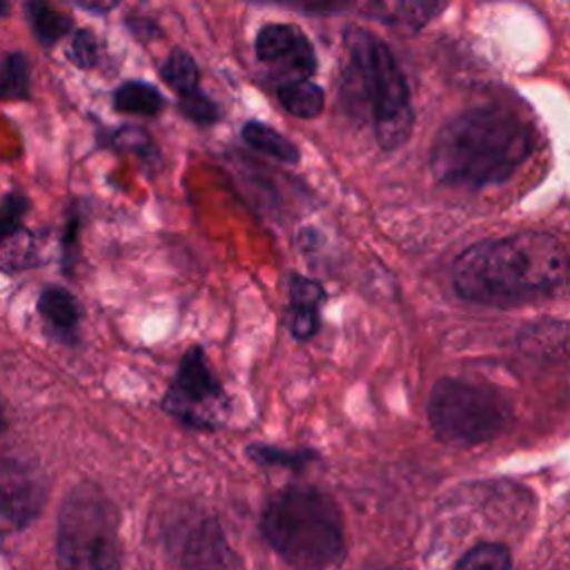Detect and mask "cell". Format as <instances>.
I'll list each match as a JSON object with an SVG mask.
<instances>
[{"mask_svg": "<svg viewBox=\"0 0 570 570\" xmlns=\"http://www.w3.org/2000/svg\"><path fill=\"white\" fill-rule=\"evenodd\" d=\"M566 267L559 238L519 232L468 247L454 263L452 283L463 301L517 307L552 296L566 281Z\"/></svg>", "mask_w": 570, "mask_h": 570, "instance_id": "1", "label": "cell"}, {"mask_svg": "<svg viewBox=\"0 0 570 570\" xmlns=\"http://www.w3.org/2000/svg\"><path fill=\"white\" fill-rule=\"evenodd\" d=\"M532 129L503 107H474L448 120L434 138L430 171L436 183L483 189L508 180L532 154Z\"/></svg>", "mask_w": 570, "mask_h": 570, "instance_id": "2", "label": "cell"}, {"mask_svg": "<svg viewBox=\"0 0 570 570\" xmlns=\"http://www.w3.org/2000/svg\"><path fill=\"white\" fill-rule=\"evenodd\" d=\"M263 537L272 550L296 568H330L343 561V519L336 503L321 490L289 485L263 510Z\"/></svg>", "mask_w": 570, "mask_h": 570, "instance_id": "3", "label": "cell"}, {"mask_svg": "<svg viewBox=\"0 0 570 570\" xmlns=\"http://www.w3.org/2000/svg\"><path fill=\"white\" fill-rule=\"evenodd\" d=\"M345 47L354 96L365 105L379 145L401 147L412 131V105L396 60L385 42L365 29H350Z\"/></svg>", "mask_w": 570, "mask_h": 570, "instance_id": "4", "label": "cell"}, {"mask_svg": "<svg viewBox=\"0 0 570 570\" xmlns=\"http://www.w3.org/2000/svg\"><path fill=\"white\" fill-rule=\"evenodd\" d=\"M428 421L439 441L472 448L501 436L510 428L512 403L497 387L445 376L430 392Z\"/></svg>", "mask_w": 570, "mask_h": 570, "instance_id": "5", "label": "cell"}, {"mask_svg": "<svg viewBox=\"0 0 570 570\" xmlns=\"http://www.w3.org/2000/svg\"><path fill=\"white\" fill-rule=\"evenodd\" d=\"M58 559L82 570L120 566L118 510L94 483L76 485L60 508Z\"/></svg>", "mask_w": 570, "mask_h": 570, "instance_id": "6", "label": "cell"}, {"mask_svg": "<svg viewBox=\"0 0 570 570\" xmlns=\"http://www.w3.org/2000/svg\"><path fill=\"white\" fill-rule=\"evenodd\" d=\"M163 410L191 428H218L229 414V399L207 365L205 352L191 345L176 370L171 385L167 387Z\"/></svg>", "mask_w": 570, "mask_h": 570, "instance_id": "7", "label": "cell"}, {"mask_svg": "<svg viewBox=\"0 0 570 570\" xmlns=\"http://www.w3.org/2000/svg\"><path fill=\"white\" fill-rule=\"evenodd\" d=\"M45 497L47 481L36 461L16 452L0 454V517L22 528L40 514Z\"/></svg>", "mask_w": 570, "mask_h": 570, "instance_id": "8", "label": "cell"}, {"mask_svg": "<svg viewBox=\"0 0 570 570\" xmlns=\"http://www.w3.org/2000/svg\"><path fill=\"white\" fill-rule=\"evenodd\" d=\"M256 56L283 82L309 78L316 71L314 49L294 24H265L256 36Z\"/></svg>", "mask_w": 570, "mask_h": 570, "instance_id": "9", "label": "cell"}, {"mask_svg": "<svg viewBox=\"0 0 570 570\" xmlns=\"http://www.w3.org/2000/svg\"><path fill=\"white\" fill-rule=\"evenodd\" d=\"M287 289H289V305L285 312L287 330L296 338L305 341L318 330V307H321V301L325 298V292L316 281L298 274L289 276Z\"/></svg>", "mask_w": 570, "mask_h": 570, "instance_id": "10", "label": "cell"}, {"mask_svg": "<svg viewBox=\"0 0 570 570\" xmlns=\"http://www.w3.org/2000/svg\"><path fill=\"white\" fill-rule=\"evenodd\" d=\"M278 100L296 118H314L323 109V89L307 78L289 80L278 87Z\"/></svg>", "mask_w": 570, "mask_h": 570, "instance_id": "11", "label": "cell"}, {"mask_svg": "<svg viewBox=\"0 0 570 570\" xmlns=\"http://www.w3.org/2000/svg\"><path fill=\"white\" fill-rule=\"evenodd\" d=\"M243 138L252 147H256L258 151H263V154H267V156H272V158H276L281 163H289V165L298 163L301 154H298L296 145L292 140H287L283 134H278L276 129H272V127H267L263 122H256V120L245 122Z\"/></svg>", "mask_w": 570, "mask_h": 570, "instance_id": "12", "label": "cell"}, {"mask_svg": "<svg viewBox=\"0 0 570 570\" xmlns=\"http://www.w3.org/2000/svg\"><path fill=\"white\" fill-rule=\"evenodd\" d=\"M114 105L118 111L136 114V116H154L163 109V96L156 87L147 82H125L114 94Z\"/></svg>", "mask_w": 570, "mask_h": 570, "instance_id": "13", "label": "cell"}, {"mask_svg": "<svg viewBox=\"0 0 570 570\" xmlns=\"http://www.w3.org/2000/svg\"><path fill=\"white\" fill-rule=\"evenodd\" d=\"M24 7L36 36L47 45L60 40L71 29L69 16L53 9L47 0H27Z\"/></svg>", "mask_w": 570, "mask_h": 570, "instance_id": "14", "label": "cell"}, {"mask_svg": "<svg viewBox=\"0 0 570 570\" xmlns=\"http://www.w3.org/2000/svg\"><path fill=\"white\" fill-rule=\"evenodd\" d=\"M42 316L58 330H73L78 323L76 298L62 287H47L38 303Z\"/></svg>", "mask_w": 570, "mask_h": 570, "instance_id": "15", "label": "cell"}, {"mask_svg": "<svg viewBox=\"0 0 570 570\" xmlns=\"http://www.w3.org/2000/svg\"><path fill=\"white\" fill-rule=\"evenodd\" d=\"M29 89V67L22 53L0 51V100L24 98Z\"/></svg>", "mask_w": 570, "mask_h": 570, "instance_id": "16", "label": "cell"}, {"mask_svg": "<svg viewBox=\"0 0 570 570\" xmlns=\"http://www.w3.org/2000/svg\"><path fill=\"white\" fill-rule=\"evenodd\" d=\"M367 2L385 20L403 22L412 27L423 24L436 7V0H367Z\"/></svg>", "mask_w": 570, "mask_h": 570, "instance_id": "17", "label": "cell"}, {"mask_svg": "<svg viewBox=\"0 0 570 570\" xmlns=\"http://www.w3.org/2000/svg\"><path fill=\"white\" fill-rule=\"evenodd\" d=\"M163 80L178 94H191L198 89V67L194 58L185 51H171V56L160 67Z\"/></svg>", "mask_w": 570, "mask_h": 570, "instance_id": "18", "label": "cell"}, {"mask_svg": "<svg viewBox=\"0 0 570 570\" xmlns=\"http://www.w3.org/2000/svg\"><path fill=\"white\" fill-rule=\"evenodd\" d=\"M454 566L463 570H508L512 566V557L503 543H479L459 557Z\"/></svg>", "mask_w": 570, "mask_h": 570, "instance_id": "19", "label": "cell"}, {"mask_svg": "<svg viewBox=\"0 0 570 570\" xmlns=\"http://www.w3.org/2000/svg\"><path fill=\"white\" fill-rule=\"evenodd\" d=\"M247 454L263 465H289V468H301L305 465L307 456H312L309 452H285L272 445H252Z\"/></svg>", "mask_w": 570, "mask_h": 570, "instance_id": "20", "label": "cell"}, {"mask_svg": "<svg viewBox=\"0 0 570 570\" xmlns=\"http://www.w3.org/2000/svg\"><path fill=\"white\" fill-rule=\"evenodd\" d=\"M180 109L189 120H194L198 125H209L218 118L216 105L200 89L180 96Z\"/></svg>", "mask_w": 570, "mask_h": 570, "instance_id": "21", "label": "cell"}, {"mask_svg": "<svg viewBox=\"0 0 570 570\" xmlns=\"http://www.w3.org/2000/svg\"><path fill=\"white\" fill-rule=\"evenodd\" d=\"M69 58L73 65L89 69L98 62V40L89 31H76L69 45Z\"/></svg>", "mask_w": 570, "mask_h": 570, "instance_id": "22", "label": "cell"}, {"mask_svg": "<svg viewBox=\"0 0 570 570\" xmlns=\"http://www.w3.org/2000/svg\"><path fill=\"white\" fill-rule=\"evenodd\" d=\"M22 207L24 203L22 200H16V198H9L4 203V209H2V216H0V236H7L13 232L20 214H22Z\"/></svg>", "mask_w": 570, "mask_h": 570, "instance_id": "23", "label": "cell"}, {"mask_svg": "<svg viewBox=\"0 0 570 570\" xmlns=\"http://www.w3.org/2000/svg\"><path fill=\"white\" fill-rule=\"evenodd\" d=\"M283 2L305 9V11H332V9L343 7L350 0H283Z\"/></svg>", "mask_w": 570, "mask_h": 570, "instance_id": "24", "label": "cell"}, {"mask_svg": "<svg viewBox=\"0 0 570 570\" xmlns=\"http://www.w3.org/2000/svg\"><path fill=\"white\" fill-rule=\"evenodd\" d=\"M69 2H73V4L80 7V9L94 11V13H105V11H109L118 0H69Z\"/></svg>", "mask_w": 570, "mask_h": 570, "instance_id": "25", "label": "cell"}, {"mask_svg": "<svg viewBox=\"0 0 570 570\" xmlns=\"http://www.w3.org/2000/svg\"><path fill=\"white\" fill-rule=\"evenodd\" d=\"M9 11V2L7 0H0V18H4Z\"/></svg>", "mask_w": 570, "mask_h": 570, "instance_id": "26", "label": "cell"}, {"mask_svg": "<svg viewBox=\"0 0 570 570\" xmlns=\"http://www.w3.org/2000/svg\"><path fill=\"white\" fill-rule=\"evenodd\" d=\"M0 428H2V407H0Z\"/></svg>", "mask_w": 570, "mask_h": 570, "instance_id": "27", "label": "cell"}]
</instances>
